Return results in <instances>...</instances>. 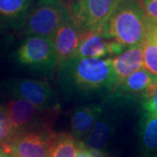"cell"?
Here are the masks:
<instances>
[{
    "label": "cell",
    "mask_w": 157,
    "mask_h": 157,
    "mask_svg": "<svg viewBox=\"0 0 157 157\" xmlns=\"http://www.w3.org/2000/svg\"><path fill=\"white\" fill-rule=\"evenodd\" d=\"M3 93L11 99H21L44 110H59L56 92L44 81L29 78H9L2 84Z\"/></svg>",
    "instance_id": "5"
},
{
    "label": "cell",
    "mask_w": 157,
    "mask_h": 157,
    "mask_svg": "<svg viewBox=\"0 0 157 157\" xmlns=\"http://www.w3.org/2000/svg\"><path fill=\"white\" fill-rule=\"evenodd\" d=\"M52 130L34 131L15 136L5 150L13 157H50Z\"/></svg>",
    "instance_id": "8"
},
{
    "label": "cell",
    "mask_w": 157,
    "mask_h": 157,
    "mask_svg": "<svg viewBox=\"0 0 157 157\" xmlns=\"http://www.w3.org/2000/svg\"><path fill=\"white\" fill-rule=\"evenodd\" d=\"M140 143L147 157H157V115L144 113L140 121Z\"/></svg>",
    "instance_id": "15"
},
{
    "label": "cell",
    "mask_w": 157,
    "mask_h": 157,
    "mask_svg": "<svg viewBox=\"0 0 157 157\" xmlns=\"http://www.w3.org/2000/svg\"><path fill=\"white\" fill-rule=\"evenodd\" d=\"M156 78L147 73L144 68H141L122 81L117 83L111 94L125 99H130L135 96L141 97L147 87Z\"/></svg>",
    "instance_id": "14"
},
{
    "label": "cell",
    "mask_w": 157,
    "mask_h": 157,
    "mask_svg": "<svg viewBox=\"0 0 157 157\" xmlns=\"http://www.w3.org/2000/svg\"><path fill=\"white\" fill-rule=\"evenodd\" d=\"M90 157H107V155L101 150H93L89 149Z\"/></svg>",
    "instance_id": "26"
},
{
    "label": "cell",
    "mask_w": 157,
    "mask_h": 157,
    "mask_svg": "<svg viewBox=\"0 0 157 157\" xmlns=\"http://www.w3.org/2000/svg\"><path fill=\"white\" fill-rule=\"evenodd\" d=\"M76 157H90L89 149L81 140H77Z\"/></svg>",
    "instance_id": "25"
},
{
    "label": "cell",
    "mask_w": 157,
    "mask_h": 157,
    "mask_svg": "<svg viewBox=\"0 0 157 157\" xmlns=\"http://www.w3.org/2000/svg\"><path fill=\"white\" fill-rule=\"evenodd\" d=\"M19 66L32 72L50 75L59 65L52 38L29 35L14 54Z\"/></svg>",
    "instance_id": "4"
},
{
    "label": "cell",
    "mask_w": 157,
    "mask_h": 157,
    "mask_svg": "<svg viewBox=\"0 0 157 157\" xmlns=\"http://www.w3.org/2000/svg\"><path fill=\"white\" fill-rule=\"evenodd\" d=\"M121 0H77L68 7L71 17L83 33H101Z\"/></svg>",
    "instance_id": "6"
},
{
    "label": "cell",
    "mask_w": 157,
    "mask_h": 157,
    "mask_svg": "<svg viewBox=\"0 0 157 157\" xmlns=\"http://www.w3.org/2000/svg\"><path fill=\"white\" fill-rule=\"evenodd\" d=\"M103 110L90 133L81 140L88 149L101 150L110 140L117 127L118 118L114 113V103L107 95L101 101Z\"/></svg>",
    "instance_id": "10"
},
{
    "label": "cell",
    "mask_w": 157,
    "mask_h": 157,
    "mask_svg": "<svg viewBox=\"0 0 157 157\" xmlns=\"http://www.w3.org/2000/svg\"><path fill=\"white\" fill-rule=\"evenodd\" d=\"M69 1H71V2H72V3H73V2H76V1H77V0H69Z\"/></svg>",
    "instance_id": "28"
},
{
    "label": "cell",
    "mask_w": 157,
    "mask_h": 157,
    "mask_svg": "<svg viewBox=\"0 0 157 157\" xmlns=\"http://www.w3.org/2000/svg\"><path fill=\"white\" fill-rule=\"evenodd\" d=\"M112 58L74 57L59 67V85L67 101H89L110 94L117 85Z\"/></svg>",
    "instance_id": "1"
},
{
    "label": "cell",
    "mask_w": 157,
    "mask_h": 157,
    "mask_svg": "<svg viewBox=\"0 0 157 157\" xmlns=\"http://www.w3.org/2000/svg\"><path fill=\"white\" fill-rule=\"evenodd\" d=\"M67 9L62 0H36L25 26L26 36L52 38Z\"/></svg>",
    "instance_id": "7"
},
{
    "label": "cell",
    "mask_w": 157,
    "mask_h": 157,
    "mask_svg": "<svg viewBox=\"0 0 157 157\" xmlns=\"http://www.w3.org/2000/svg\"><path fill=\"white\" fill-rule=\"evenodd\" d=\"M36 0H0V25L11 32L25 28Z\"/></svg>",
    "instance_id": "11"
},
{
    "label": "cell",
    "mask_w": 157,
    "mask_h": 157,
    "mask_svg": "<svg viewBox=\"0 0 157 157\" xmlns=\"http://www.w3.org/2000/svg\"><path fill=\"white\" fill-rule=\"evenodd\" d=\"M113 73L118 83L143 67L142 44L128 47L120 55L112 59Z\"/></svg>",
    "instance_id": "13"
},
{
    "label": "cell",
    "mask_w": 157,
    "mask_h": 157,
    "mask_svg": "<svg viewBox=\"0 0 157 157\" xmlns=\"http://www.w3.org/2000/svg\"><path fill=\"white\" fill-rule=\"evenodd\" d=\"M83 33L74 23L67 9L61 23L52 37L59 65L76 56Z\"/></svg>",
    "instance_id": "9"
},
{
    "label": "cell",
    "mask_w": 157,
    "mask_h": 157,
    "mask_svg": "<svg viewBox=\"0 0 157 157\" xmlns=\"http://www.w3.org/2000/svg\"><path fill=\"white\" fill-rule=\"evenodd\" d=\"M109 55L108 42L102 38L101 33H84L75 57L102 59Z\"/></svg>",
    "instance_id": "16"
},
{
    "label": "cell",
    "mask_w": 157,
    "mask_h": 157,
    "mask_svg": "<svg viewBox=\"0 0 157 157\" xmlns=\"http://www.w3.org/2000/svg\"><path fill=\"white\" fill-rule=\"evenodd\" d=\"M141 99L145 112L157 115V78L147 87Z\"/></svg>",
    "instance_id": "20"
},
{
    "label": "cell",
    "mask_w": 157,
    "mask_h": 157,
    "mask_svg": "<svg viewBox=\"0 0 157 157\" xmlns=\"http://www.w3.org/2000/svg\"><path fill=\"white\" fill-rule=\"evenodd\" d=\"M126 46L120 43H118L116 41H113V40H110L108 42V49L110 52V55H120L123 52L125 51Z\"/></svg>",
    "instance_id": "23"
},
{
    "label": "cell",
    "mask_w": 157,
    "mask_h": 157,
    "mask_svg": "<svg viewBox=\"0 0 157 157\" xmlns=\"http://www.w3.org/2000/svg\"><path fill=\"white\" fill-rule=\"evenodd\" d=\"M14 137L15 135L7 118L6 106L0 103V147H5Z\"/></svg>",
    "instance_id": "19"
},
{
    "label": "cell",
    "mask_w": 157,
    "mask_h": 157,
    "mask_svg": "<svg viewBox=\"0 0 157 157\" xmlns=\"http://www.w3.org/2000/svg\"><path fill=\"white\" fill-rule=\"evenodd\" d=\"M148 21L157 25V0H140Z\"/></svg>",
    "instance_id": "21"
},
{
    "label": "cell",
    "mask_w": 157,
    "mask_h": 157,
    "mask_svg": "<svg viewBox=\"0 0 157 157\" xmlns=\"http://www.w3.org/2000/svg\"><path fill=\"white\" fill-rule=\"evenodd\" d=\"M149 21L140 0H121L101 29L106 40H113L131 47L146 39Z\"/></svg>",
    "instance_id": "2"
},
{
    "label": "cell",
    "mask_w": 157,
    "mask_h": 157,
    "mask_svg": "<svg viewBox=\"0 0 157 157\" xmlns=\"http://www.w3.org/2000/svg\"><path fill=\"white\" fill-rule=\"evenodd\" d=\"M77 140L68 133H54L51 143L50 157H76Z\"/></svg>",
    "instance_id": "17"
},
{
    "label": "cell",
    "mask_w": 157,
    "mask_h": 157,
    "mask_svg": "<svg viewBox=\"0 0 157 157\" xmlns=\"http://www.w3.org/2000/svg\"><path fill=\"white\" fill-rule=\"evenodd\" d=\"M7 118L15 136L28 132L52 130L59 110H44L21 99L6 103Z\"/></svg>",
    "instance_id": "3"
},
{
    "label": "cell",
    "mask_w": 157,
    "mask_h": 157,
    "mask_svg": "<svg viewBox=\"0 0 157 157\" xmlns=\"http://www.w3.org/2000/svg\"><path fill=\"white\" fill-rule=\"evenodd\" d=\"M0 157H13L11 154H9L8 152L5 150L4 147H0Z\"/></svg>",
    "instance_id": "27"
},
{
    "label": "cell",
    "mask_w": 157,
    "mask_h": 157,
    "mask_svg": "<svg viewBox=\"0 0 157 157\" xmlns=\"http://www.w3.org/2000/svg\"><path fill=\"white\" fill-rule=\"evenodd\" d=\"M145 40H149L157 44V25H153L149 22Z\"/></svg>",
    "instance_id": "24"
},
{
    "label": "cell",
    "mask_w": 157,
    "mask_h": 157,
    "mask_svg": "<svg viewBox=\"0 0 157 157\" xmlns=\"http://www.w3.org/2000/svg\"><path fill=\"white\" fill-rule=\"evenodd\" d=\"M14 41L12 32L0 25V55L9 50Z\"/></svg>",
    "instance_id": "22"
},
{
    "label": "cell",
    "mask_w": 157,
    "mask_h": 157,
    "mask_svg": "<svg viewBox=\"0 0 157 157\" xmlns=\"http://www.w3.org/2000/svg\"><path fill=\"white\" fill-rule=\"evenodd\" d=\"M102 104H90L77 107L71 117V129L73 137L83 140L90 133L102 113Z\"/></svg>",
    "instance_id": "12"
},
{
    "label": "cell",
    "mask_w": 157,
    "mask_h": 157,
    "mask_svg": "<svg viewBox=\"0 0 157 157\" xmlns=\"http://www.w3.org/2000/svg\"><path fill=\"white\" fill-rule=\"evenodd\" d=\"M143 46V67L147 73L157 78V44L144 40Z\"/></svg>",
    "instance_id": "18"
}]
</instances>
